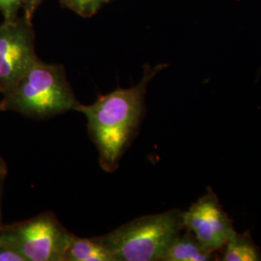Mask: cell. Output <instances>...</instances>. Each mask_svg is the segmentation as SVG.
Instances as JSON below:
<instances>
[{"label":"cell","mask_w":261,"mask_h":261,"mask_svg":"<svg viewBox=\"0 0 261 261\" xmlns=\"http://www.w3.org/2000/svg\"><path fill=\"white\" fill-rule=\"evenodd\" d=\"M3 225H2V224H1V222H0V229H1V227H2Z\"/></svg>","instance_id":"9a60e30c"},{"label":"cell","mask_w":261,"mask_h":261,"mask_svg":"<svg viewBox=\"0 0 261 261\" xmlns=\"http://www.w3.org/2000/svg\"><path fill=\"white\" fill-rule=\"evenodd\" d=\"M72 233L51 213L2 226L0 245L19 252L24 261H64Z\"/></svg>","instance_id":"277c9868"},{"label":"cell","mask_w":261,"mask_h":261,"mask_svg":"<svg viewBox=\"0 0 261 261\" xmlns=\"http://www.w3.org/2000/svg\"><path fill=\"white\" fill-rule=\"evenodd\" d=\"M28 2H30V3H35L37 0H28Z\"/></svg>","instance_id":"5bb4252c"},{"label":"cell","mask_w":261,"mask_h":261,"mask_svg":"<svg viewBox=\"0 0 261 261\" xmlns=\"http://www.w3.org/2000/svg\"><path fill=\"white\" fill-rule=\"evenodd\" d=\"M24 0H0V11L5 19H14L17 11Z\"/></svg>","instance_id":"30bf717a"},{"label":"cell","mask_w":261,"mask_h":261,"mask_svg":"<svg viewBox=\"0 0 261 261\" xmlns=\"http://www.w3.org/2000/svg\"><path fill=\"white\" fill-rule=\"evenodd\" d=\"M148 79L128 89L101 96L93 105L79 107L87 117L88 128L106 168H112L121 156L143 112Z\"/></svg>","instance_id":"6da1fadb"},{"label":"cell","mask_w":261,"mask_h":261,"mask_svg":"<svg viewBox=\"0 0 261 261\" xmlns=\"http://www.w3.org/2000/svg\"><path fill=\"white\" fill-rule=\"evenodd\" d=\"M80 106L66 81L62 68L37 59L18 83L3 94L0 110L18 112L33 118H46L77 111Z\"/></svg>","instance_id":"7a4b0ae2"},{"label":"cell","mask_w":261,"mask_h":261,"mask_svg":"<svg viewBox=\"0 0 261 261\" xmlns=\"http://www.w3.org/2000/svg\"><path fill=\"white\" fill-rule=\"evenodd\" d=\"M69 1L74 8L82 11V10L86 9L93 5H96L98 2H101L103 0H69Z\"/></svg>","instance_id":"7c38bea8"},{"label":"cell","mask_w":261,"mask_h":261,"mask_svg":"<svg viewBox=\"0 0 261 261\" xmlns=\"http://www.w3.org/2000/svg\"><path fill=\"white\" fill-rule=\"evenodd\" d=\"M184 228L183 212L171 210L136 219L94 239L110 252L113 261L163 260Z\"/></svg>","instance_id":"3957f363"},{"label":"cell","mask_w":261,"mask_h":261,"mask_svg":"<svg viewBox=\"0 0 261 261\" xmlns=\"http://www.w3.org/2000/svg\"><path fill=\"white\" fill-rule=\"evenodd\" d=\"M36 60L32 37L24 22L5 19L0 24V93L8 92Z\"/></svg>","instance_id":"5b68a950"},{"label":"cell","mask_w":261,"mask_h":261,"mask_svg":"<svg viewBox=\"0 0 261 261\" xmlns=\"http://www.w3.org/2000/svg\"><path fill=\"white\" fill-rule=\"evenodd\" d=\"M64 261H113L110 252L95 239H84L72 234Z\"/></svg>","instance_id":"ba28073f"},{"label":"cell","mask_w":261,"mask_h":261,"mask_svg":"<svg viewBox=\"0 0 261 261\" xmlns=\"http://www.w3.org/2000/svg\"><path fill=\"white\" fill-rule=\"evenodd\" d=\"M184 226L210 252L220 250L228 240L233 227L214 193L209 190L183 212Z\"/></svg>","instance_id":"8992f818"},{"label":"cell","mask_w":261,"mask_h":261,"mask_svg":"<svg viewBox=\"0 0 261 261\" xmlns=\"http://www.w3.org/2000/svg\"><path fill=\"white\" fill-rule=\"evenodd\" d=\"M213 252L205 249L196 236L186 228L171 243L163 261H206L211 260Z\"/></svg>","instance_id":"52a82bcc"},{"label":"cell","mask_w":261,"mask_h":261,"mask_svg":"<svg viewBox=\"0 0 261 261\" xmlns=\"http://www.w3.org/2000/svg\"><path fill=\"white\" fill-rule=\"evenodd\" d=\"M224 246L223 260H261L260 250L253 243L249 234L237 233L233 230Z\"/></svg>","instance_id":"9c48e42d"},{"label":"cell","mask_w":261,"mask_h":261,"mask_svg":"<svg viewBox=\"0 0 261 261\" xmlns=\"http://www.w3.org/2000/svg\"><path fill=\"white\" fill-rule=\"evenodd\" d=\"M5 171H6V169H5V165H4V163L0 160V177H4Z\"/></svg>","instance_id":"4fadbf2b"},{"label":"cell","mask_w":261,"mask_h":261,"mask_svg":"<svg viewBox=\"0 0 261 261\" xmlns=\"http://www.w3.org/2000/svg\"><path fill=\"white\" fill-rule=\"evenodd\" d=\"M0 261H24V258L15 250L0 245Z\"/></svg>","instance_id":"8fae6325"}]
</instances>
